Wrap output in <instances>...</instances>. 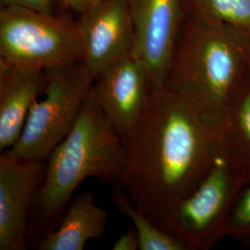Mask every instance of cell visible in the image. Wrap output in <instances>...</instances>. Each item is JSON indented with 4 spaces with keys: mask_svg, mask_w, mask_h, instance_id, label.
Returning a JSON list of instances; mask_svg holds the SVG:
<instances>
[{
    "mask_svg": "<svg viewBox=\"0 0 250 250\" xmlns=\"http://www.w3.org/2000/svg\"><path fill=\"white\" fill-rule=\"evenodd\" d=\"M45 72L44 98L32 106L18 141L6 150L13 157L47 161L76 124L95 80L83 61Z\"/></svg>",
    "mask_w": 250,
    "mask_h": 250,
    "instance_id": "5b68a950",
    "label": "cell"
},
{
    "mask_svg": "<svg viewBox=\"0 0 250 250\" xmlns=\"http://www.w3.org/2000/svg\"><path fill=\"white\" fill-rule=\"evenodd\" d=\"M135 33L134 56L148 69L153 89L163 85L187 0H128Z\"/></svg>",
    "mask_w": 250,
    "mask_h": 250,
    "instance_id": "9c48e42d",
    "label": "cell"
},
{
    "mask_svg": "<svg viewBox=\"0 0 250 250\" xmlns=\"http://www.w3.org/2000/svg\"><path fill=\"white\" fill-rule=\"evenodd\" d=\"M83 58L76 21L20 6L0 7V62L46 71Z\"/></svg>",
    "mask_w": 250,
    "mask_h": 250,
    "instance_id": "277c9868",
    "label": "cell"
},
{
    "mask_svg": "<svg viewBox=\"0 0 250 250\" xmlns=\"http://www.w3.org/2000/svg\"><path fill=\"white\" fill-rule=\"evenodd\" d=\"M78 16L83 62L94 78L112 64L134 56L135 33L128 0H98Z\"/></svg>",
    "mask_w": 250,
    "mask_h": 250,
    "instance_id": "52a82bcc",
    "label": "cell"
},
{
    "mask_svg": "<svg viewBox=\"0 0 250 250\" xmlns=\"http://www.w3.org/2000/svg\"><path fill=\"white\" fill-rule=\"evenodd\" d=\"M188 10L250 36V0H187Z\"/></svg>",
    "mask_w": 250,
    "mask_h": 250,
    "instance_id": "9a60e30c",
    "label": "cell"
},
{
    "mask_svg": "<svg viewBox=\"0 0 250 250\" xmlns=\"http://www.w3.org/2000/svg\"><path fill=\"white\" fill-rule=\"evenodd\" d=\"M248 184L219 156L204 180L158 225L186 245L208 250L226 236L229 217Z\"/></svg>",
    "mask_w": 250,
    "mask_h": 250,
    "instance_id": "8992f818",
    "label": "cell"
},
{
    "mask_svg": "<svg viewBox=\"0 0 250 250\" xmlns=\"http://www.w3.org/2000/svg\"><path fill=\"white\" fill-rule=\"evenodd\" d=\"M250 35L188 10L161 87L220 128L250 72Z\"/></svg>",
    "mask_w": 250,
    "mask_h": 250,
    "instance_id": "7a4b0ae2",
    "label": "cell"
},
{
    "mask_svg": "<svg viewBox=\"0 0 250 250\" xmlns=\"http://www.w3.org/2000/svg\"><path fill=\"white\" fill-rule=\"evenodd\" d=\"M226 236L250 244V184L243 188L232 207Z\"/></svg>",
    "mask_w": 250,
    "mask_h": 250,
    "instance_id": "2e32d148",
    "label": "cell"
},
{
    "mask_svg": "<svg viewBox=\"0 0 250 250\" xmlns=\"http://www.w3.org/2000/svg\"><path fill=\"white\" fill-rule=\"evenodd\" d=\"M20 6L46 13L54 12V0H0V7Z\"/></svg>",
    "mask_w": 250,
    "mask_h": 250,
    "instance_id": "e0dca14e",
    "label": "cell"
},
{
    "mask_svg": "<svg viewBox=\"0 0 250 250\" xmlns=\"http://www.w3.org/2000/svg\"><path fill=\"white\" fill-rule=\"evenodd\" d=\"M126 165L125 143L90 90L72 131L46 161L44 182L33 201L37 220L57 222L85 179L94 177L122 188Z\"/></svg>",
    "mask_w": 250,
    "mask_h": 250,
    "instance_id": "3957f363",
    "label": "cell"
},
{
    "mask_svg": "<svg viewBox=\"0 0 250 250\" xmlns=\"http://www.w3.org/2000/svg\"><path fill=\"white\" fill-rule=\"evenodd\" d=\"M61 224L38 241L39 250H83L87 242L100 239L108 212L95 204V196L83 192L72 197Z\"/></svg>",
    "mask_w": 250,
    "mask_h": 250,
    "instance_id": "7c38bea8",
    "label": "cell"
},
{
    "mask_svg": "<svg viewBox=\"0 0 250 250\" xmlns=\"http://www.w3.org/2000/svg\"><path fill=\"white\" fill-rule=\"evenodd\" d=\"M218 126L164 87L151 91L125 141L122 188L159 224L204 180L220 156Z\"/></svg>",
    "mask_w": 250,
    "mask_h": 250,
    "instance_id": "6da1fadb",
    "label": "cell"
},
{
    "mask_svg": "<svg viewBox=\"0 0 250 250\" xmlns=\"http://www.w3.org/2000/svg\"><path fill=\"white\" fill-rule=\"evenodd\" d=\"M113 250H139L138 234L134 228H129L123 233L112 246Z\"/></svg>",
    "mask_w": 250,
    "mask_h": 250,
    "instance_id": "ac0fdd59",
    "label": "cell"
},
{
    "mask_svg": "<svg viewBox=\"0 0 250 250\" xmlns=\"http://www.w3.org/2000/svg\"><path fill=\"white\" fill-rule=\"evenodd\" d=\"M220 156L250 184V71L236 92L219 132Z\"/></svg>",
    "mask_w": 250,
    "mask_h": 250,
    "instance_id": "4fadbf2b",
    "label": "cell"
},
{
    "mask_svg": "<svg viewBox=\"0 0 250 250\" xmlns=\"http://www.w3.org/2000/svg\"><path fill=\"white\" fill-rule=\"evenodd\" d=\"M46 161L0 157V250H26L27 213L45 176Z\"/></svg>",
    "mask_w": 250,
    "mask_h": 250,
    "instance_id": "30bf717a",
    "label": "cell"
},
{
    "mask_svg": "<svg viewBox=\"0 0 250 250\" xmlns=\"http://www.w3.org/2000/svg\"><path fill=\"white\" fill-rule=\"evenodd\" d=\"M47 86L43 70L15 67L0 62V149L18 141L32 106Z\"/></svg>",
    "mask_w": 250,
    "mask_h": 250,
    "instance_id": "8fae6325",
    "label": "cell"
},
{
    "mask_svg": "<svg viewBox=\"0 0 250 250\" xmlns=\"http://www.w3.org/2000/svg\"><path fill=\"white\" fill-rule=\"evenodd\" d=\"M59 1L63 9L72 11L79 15L81 12L87 9L90 5H92L98 0H59Z\"/></svg>",
    "mask_w": 250,
    "mask_h": 250,
    "instance_id": "d6986e66",
    "label": "cell"
},
{
    "mask_svg": "<svg viewBox=\"0 0 250 250\" xmlns=\"http://www.w3.org/2000/svg\"><path fill=\"white\" fill-rule=\"evenodd\" d=\"M249 62H250V52H249Z\"/></svg>",
    "mask_w": 250,
    "mask_h": 250,
    "instance_id": "ffe728a7",
    "label": "cell"
},
{
    "mask_svg": "<svg viewBox=\"0 0 250 250\" xmlns=\"http://www.w3.org/2000/svg\"><path fill=\"white\" fill-rule=\"evenodd\" d=\"M153 90L146 64L135 56L107 67L93 82L91 93L125 143Z\"/></svg>",
    "mask_w": 250,
    "mask_h": 250,
    "instance_id": "ba28073f",
    "label": "cell"
},
{
    "mask_svg": "<svg viewBox=\"0 0 250 250\" xmlns=\"http://www.w3.org/2000/svg\"><path fill=\"white\" fill-rule=\"evenodd\" d=\"M112 200L117 208L134 224L140 250H188L185 244L165 232L149 217L138 209L123 188H113Z\"/></svg>",
    "mask_w": 250,
    "mask_h": 250,
    "instance_id": "5bb4252c",
    "label": "cell"
}]
</instances>
